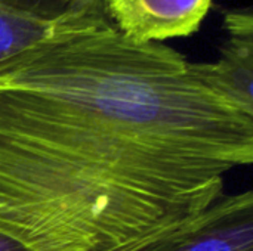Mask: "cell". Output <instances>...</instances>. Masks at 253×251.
I'll list each match as a JSON object with an SVG mask.
<instances>
[{"mask_svg": "<svg viewBox=\"0 0 253 251\" xmlns=\"http://www.w3.org/2000/svg\"><path fill=\"white\" fill-rule=\"evenodd\" d=\"M0 4L43 22H59L102 6V0H0Z\"/></svg>", "mask_w": 253, "mask_h": 251, "instance_id": "obj_6", "label": "cell"}, {"mask_svg": "<svg viewBox=\"0 0 253 251\" xmlns=\"http://www.w3.org/2000/svg\"><path fill=\"white\" fill-rule=\"evenodd\" d=\"M228 38L216 62H191L193 72L216 95L253 117L252 9L224 13Z\"/></svg>", "mask_w": 253, "mask_h": 251, "instance_id": "obj_3", "label": "cell"}, {"mask_svg": "<svg viewBox=\"0 0 253 251\" xmlns=\"http://www.w3.org/2000/svg\"><path fill=\"white\" fill-rule=\"evenodd\" d=\"M0 251H27L18 241L0 232Z\"/></svg>", "mask_w": 253, "mask_h": 251, "instance_id": "obj_7", "label": "cell"}, {"mask_svg": "<svg viewBox=\"0 0 253 251\" xmlns=\"http://www.w3.org/2000/svg\"><path fill=\"white\" fill-rule=\"evenodd\" d=\"M130 251H253L252 191L222 194L179 228Z\"/></svg>", "mask_w": 253, "mask_h": 251, "instance_id": "obj_2", "label": "cell"}, {"mask_svg": "<svg viewBox=\"0 0 253 251\" xmlns=\"http://www.w3.org/2000/svg\"><path fill=\"white\" fill-rule=\"evenodd\" d=\"M98 9L104 7L98 6L59 22H43L0 4V72L28 50Z\"/></svg>", "mask_w": 253, "mask_h": 251, "instance_id": "obj_5", "label": "cell"}, {"mask_svg": "<svg viewBox=\"0 0 253 251\" xmlns=\"http://www.w3.org/2000/svg\"><path fill=\"white\" fill-rule=\"evenodd\" d=\"M213 0H102L110 22L139 41H163L194 34Z\"/></svg>", "mask_w": 253, "mask_h": 251, "instance_id": "obj_4", "label": "cell"}, {"mask_svg": "<svg viewBox=\"0 0 253 251\" xmlns=\"http://www.w3.org/2000/svg\"><path fill=\"white\" fill-rule=\"evenodd\" d=\"M253 161L243 114L98 9L0 72V232L27 251H130Z\"/></svg>", "mask_w": 253, "mask_h": 251, "instance_id": "obj_1", "label": "cell"}]
</instances>
